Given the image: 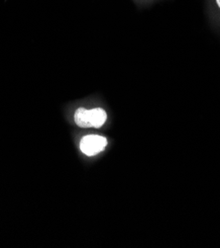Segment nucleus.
Wrapping results in <instances>:
<instances>
[{
  "label": "nucleus",
  "mask_w": 220,
  "mask_h": 248,
  "mask_svg": "<svg viewBox=\"0 0 220 248\" xmlns=\"http://www.w3.org/2000/svg\"><path fill=\"white\" fill-rule=\"evenodd\" d=\"M73 118H75V122L80 128L100 129L107 120V113L102 108H79Z\"/></svg>",
  "instance_id": "obj_1"
},
{
  "label": "nucleus",
  "mask_w": 220,
  "mask_h": 248,
  "mask_svg": "<svg viewBox=\"0 0 220 248\" xmlns=\"http://www.w3.org/2000/svg\"><path fill=\"white\" fill-rule=\"evenodd\" d=\"M107 139L100 135H87L80 141V150L87 156H94L102 153L107 146Z\"/></svg>",
  "instance_id": "obj_2"
},
{
  "label": "nucleus",
  "mask_w": 220,
  "mask_h": 248,
  "mask_svg": "<svg viewBox=\"0 0 220 248\" xmlns=\"http://www.w3.org/2000/svg\"><path fill=\"white\" fill-rule=\"evenodd\" d=\"M214 1H215V4H216L217 8L220 10V0H214Z\"/></svg>",
  "instance_id": "obj_3"
}]
</instances>
